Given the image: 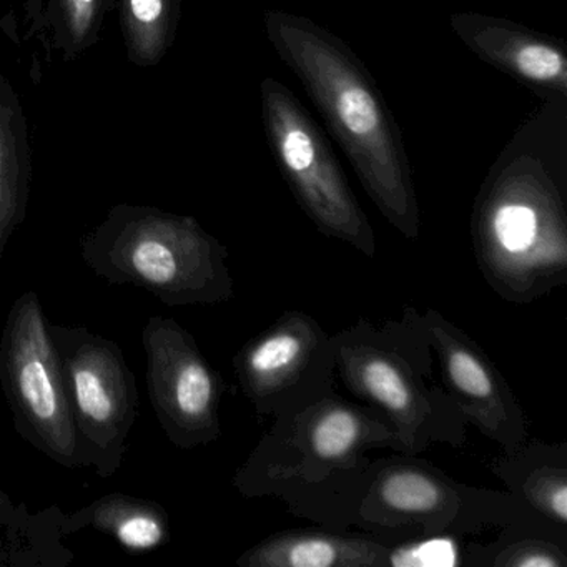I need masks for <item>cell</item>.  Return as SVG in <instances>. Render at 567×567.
<instances>
[{"label": "cell", "instance_id": "6da1fadb", "mask_svg": "<svg viewBox=\"0 0 567 567\" xmlns=\"http://www.w3.org/2000/svg\"><path fill=\"white\" fill-rule=\"evenodd\" d=\"M275 51L297 74L357 171L364 190L403 237L421 234L410 162L396 124L350 49L313 22L271 12L265 18Z\"/></svg>", "mask_w": 567, "mask_h": 567}, {"label": "cell", "instance_id": "7a4b0ae2", "mask_svg": "<svg viewBox=\"0 0 567 567\" xmlns=\"http://www.w3.org/2000/svg\"><path fill=\"white\" fill-rule=\"evenodd\" d=\"M334 367L344 388L381 414L394 434L396 453L417 456L433 444L466 443V420L434 381V351L420 311L401 320L357 323L331 334Z\"/></svg>", "mask_w": 567, "mask_h": 567}, {"label": "cell", "instance_id": "3957f363", "mask_svg": "<svg viewBox=\"0 0 567 567\" xmlns=\"http://www.w3.org/2000/svg\"><path fill=\"white\" fill-rule=\"evenodd\" d=\"M81 251L102 280L141 288L167 307L235 297L227 247L194 217L118 205L81 241Z\"/></svg>", "mask_w": 567, "mask_h": 567}, {"label": "cell", "instance_id": "277c9868", "mask_svg": "<svg viewBox=\"0 0 567 567\" xmlns=\"http://www.w3.org/2000/svg\"><path fill=\"white\" fill-rule=\"evenodd\" d=\"M471 237L484 280L511 303H530L567 284L566 204L533 158H517L491 178Z\"/></svg>", "mask_w": 567, "mask_h": 567}, {"label": "cell", "instance_id": "5b68a950", "mask_svg": "<svg viewBox=\"0 0 567 567\" xmlns=\"http://www.w3.org/2000/svg\"><path fill=\"white\" fill-rule=\"evenodd\" d=\"M533 514L511 493L464 486L414 456L368 461L347 474L338 494L343 526L408 529L421 537L533 523Z\"/></svg>", "mask_w": 567, "mask_h": 567}, {"label": "cell", "instance_id": "8992f818", "mask_svg": "<svg viewBox=\"0 0 567 567\" xmlns=\"http://www.w3.org/2000/svg\"><path fill=\"white\" fill-rule=\"evenodd\" d=\"M78 437L79 466L102 480L124 463L141 396L124 351L85 327L51 324Z\"/></svg>", "mask_w": 567, "mask_h": 567}, {"label": "cell", "instance_id": "52a82bcc", "mask_svg": "<svg viewBox=\"0 0 567 567\" xmlns=\"http://www.w3.org/2000/svg\"><path fill=\"white\" fill-rule=\"evenodd\" d=\"M0 384L19 436L54 463L81 467L58 348L34 291L22 293L9 310L0 338Z\"/></svg>", "mask_w": 567, "mask_h": 567}, {"label": "cell", "instance_id": "ba28073f", "mask_svg": "<svg viewBox=\"0 0 567 567\" xmlns=\"http://www.w3.org/2000/svg\"><path fill=\"white\" fill-rule=\"evenodd\" d=\"M261 107L278 167L305 214L321 234L373 258V227L317 125L293 94L274 79L261 84Z\"/></svg>", "mask_w": 567, "mask_h": 567}, {"label": "cell", "instance_id": "9c48e42d", "mask_svg": "<svg viewBox=\"0 0 567 567\" xmlns=\"http://www.w3.org/2000/svg\"><path fill=\"white\" fill-rule=\"evenodd\" d=\"M244 396L261 416L287 420L334 391L331 334L305 311H285L234 358Z\"/></svg>", "mask_w": 567, "mask_h": 567}, {"label": "cell", "instance_id": "30bf717a", "mask_svg": "<svg viewBox=\"0 0 567 567\" xmlns=\"http://www.w3.org/2000/svg\"><path fill=\"white\" fill-rule=\"evenodd\" d=\"M152 408L165 436L181 450L221 436L224 378L208 363L190 331L174 318H148L142 331Z\"/></svg>", "mask_w": 567, "mask_h": 567}, {"label": "cell", "instance_id": "8fae6325", "mask_svg": "<svg viewBox=\"0 0 567 567\" xmlns=\"http://www.w3.org/2000/svg\"><path fill=\"white\" fill-rule=\"evenodd\" d=\"M444 388L467 424L516 453L529 440V424L516 393L486 351L433 308L420 313Z\"/></svg>", "mask_w": 567, "mask_h": 567}, {"label": "cell", "instance_id": "7c38bea8", "mask_svg": "<svg viewBox=\"0 0 567 567\" xmlns=\"http://www.w3.org/2000/svg\"><path fill=\"white\" fill-rule=\"evenodd\" d=\"M456 34L483 61L519 79L524 84L564 95L567 55L563 45L506 21L480 14H457Z\"/></svg>", "mask_w": 567, "mask_h": 567}, {"label": "cell", "instance_id": "4fadbf2b", "mask_svg": "<svg viewBox=\"0 0 567 567\" xmlns=\"http://www.w3.org/2000/svg\"><path fill=\"white\" fill-rule=\"evenodd\" d=\"M388 544L358 534L281 530L265 537L237 559L240 567H381Z\"/></svg>", "mask_w": 567, "mask_h": 567}, {"label": "cell", "instance_id": "5bb4252c", "mask_svg": "<svg viewBox=\"0 0 567 567\" xmlns=\"http://www.w3.org/2000/svg\"><path fill=\"white\" fill-rule=\"evenodd\" d=\"M517 499L544 519L567 529V447L527 440L516 453L504 454L493 466Z\"/></svg>", "mask_w": 567, "mask_h": 567}, {"label": "cell", "instance_id": "9a60e30c", "mask_svg": "<svg viewBox=\"0 0 567 567\" xmlns=\"http://www.w3.org/2000/svg\"><path fill=\"white\" fill-rule=\"evenodd\" d=\"M92 527L131 553L158 549L171 540L167 509L157 501L112 493L65 516V534Z\"/></svg>", "mask_w": 567, "mask_h": 567}, {"label": "cell", "instance_id": "2e32d148", "mask_svg": "<svg viewBox=\"0 0 567 567\" xmlns=\"http://www.w3.org/2000/svg\"><path fill=\"white\" fill-rule=\"evenodd\" d=\"M65 514L59 507L28 513L0 493V566H68L72 553L61 543Z\"/></svg>", "mask_w": 567, "mask_h": 567}, {"label": "cell", "instance_id": "e0dca14e", "mask_svg": "<svg viewBox=\"0 0 567 567\" xmlns=\"http://www.w3.org/2000/svg\"><path fill=\"white\" fill-rule=\"evenodd\" d=\"M178 0H121V21L132 61L154 65L174 34Z\"/></svg>", "mask_w": 567, "mask_h": 567}, {"label": "cell", "instance_id": "ac0fdd59", "mask_svg": "<svg viewBox=\"0 0 567 567\" xmlns=\"http://www.w3.org/2000/svg\"><path fill=\"white\" fill-rule=\"evenodd\" d=\"M25 217V187L12 114L0 101V260Z\"/></svg>", "mask_w": 567, "mask_h": 567}, {"label": "cell", "instance_id": "d6986e66", "mask_svg": "<svg viewBox=\"0 0 567 567\" xmlns=\"http://www.w3.org/2000/svg\"><path fill=\"white\" fill-rule=\"evenodd\" d=\"M529 524V523H524ZM523 524L504 527L497 543L481 554L480 564L493 567H566V547L554 539L520 534Z\"/></svg>", "mask_w": 567, "mask_h": 567}, {"label": "cell", "instance_id": "ffe728a7", "mask_svg": "<svg viewBox=\"0 0 567 567\" xmlns=\"http://www.w3.org/2000/svg\"><path fill=\"white\" fill-rule=\"evenodd\" d=\"M451 534L421 537L416 543L390 549L388 566H454L460 564Z\"/></svg>", "mask_w": 567, "mask_h": 567}, {"label": "cell", "instance_id": "44dd1931", "mask_svg": "<svg viewBox=\"0 0 567 567\" xmlns=\"http://www.w3.org/2000/svg\"><path fill=\"white\" fill-rule=\"evenodd\" d=\"M59 8L72 44L82 45L94 34L101 0H59Z\"/></svg>", "mask_w": 567, "mask_h": 567}]
</instances>
